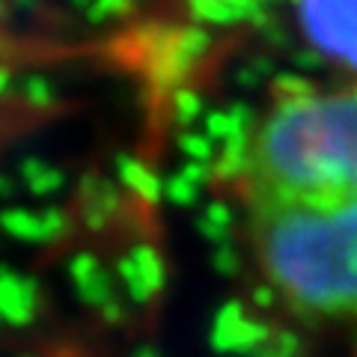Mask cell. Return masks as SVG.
Here are the masks:
<instances>
[{
	"instance_id": "obj_18",
	"label": "cell",
	"mask_w": 357,
	"mask_h": 357,
	"mask_svg": "<svg viewBox=\"0 0 357 357\" xmlns=\"http://www.w3.org/2000/svg\"><path fill=\"white\" fill-rule=\"evenodd\" d=\"M75 3L77 6H89V0H75ZM89 9H93V6H89Z\"/></svg>"
},
{
	"instance_id": "obj_16",
	"label": "cell",
	"mask_w": 357,
	"mask_h": 357,
	"mask_svg": "<svg viewBox=\"0 0 357 357\" xmlns=\"http://www.w3.org/2000/svg\"><path fill=\"white\" fill-rule=\"evenodd\" d=\"M295 63L301 66V69H312V66H319L321 63V57L312 48H307L304 54H295Z\"/></svg>"
},
{
	"instance_id": "obj_4",
	"label": "cell",
	"mask_w": 357,
	"mask_h": 357,
	"mask_svg": "<svg viewBox=\"0 0 357 357\" xmlns=\"http://www.w3.org/2000/svg\"><path fill=\"white\" fill-rule=\"evenodd\" d=\"M191 13L197 21L206 24H229V21H241L236 15V9L227 6L223 0H191Z\"/></svg>"
},
{
	"instance_id": "obj_17",
	"label": "cell",
	"mask_w": 357,
	"mask_h": 357,
	"mask_svg": "<svg viewBox=\"0 0 357 357\" xmlns=\"http://www.w3.org/2000/svg\"><path fill=\"white\" fill-rule=\"evenodd\" d=\"M0 191H3V194H13V182H9V178H0Z\"/></svg>"
},
{
	"instance_id": "obj_6",
	"label": "cell",
	"mask_w": 357,
	"mask_h": 357,
	"mask_svg": "<svg viewBox=\"0 0 357 357\" xmlns=\"http://www.w3.org/2000/svg\"><path fill=\"white\" fill-rule=\"evenodd\" d=\"M167 197L173 199V203H178V206H191L194 199H197V185L194 182H188L185 176H173L170 182H167Z\"/></svg>"
},
{
	"instance_id": "obj_13",
	"label": "cell",
	"mask_w": 357,
	"mask_h": 357,
	"mask_svg": "<svg viewBox=\"0 0 357 357\" xmlns=\"http://www.w3.org/2000/svg\"><path fill=\"white\" fill-rule=\"evenodd\" d=\"M206 220H211L215 227H223V229H227V223L232 220V215H229V208L223 206V203H211V206L206 208Z\"/></svg>"
},
{
	"instance_id": "obj_8",
	"label": "cell",
	"mask_w": 357,
	"mask_h": 357,
	"mask_svg": "<svg viewBox=\"0 0 357 357\" xmlns=\"http://www.w3.org/2000/svg\"><path fill=\"white\" fill-rule=\"evenodd\" d=\"M173 105H176V119L182 122V126L194 122L199 116V110H203V102H199V96H194V93H178L173 98Z\"/></svg>"
},
{
	"instance_id": "obj_10",
	"label": "cell",
	"mask_w": 357,
	"mask_h": 357,
	"mask_svg": "<svg viewBox=\"0 0 357 357\" xmlns=\"http://www.w3.org/2000/svg\"><path fill=\"white\" fill-rule=\"evenodd\" d=\"M206 131H208V137L229 140L232 134H236V126H232V116L229 114H208L206 116Z\"/></svg>"
},
{
	"instance_id": "obj_14",
	"label": "cell",
	"mask_w": 357,
	"mask_h": 357,
	"mask_svg": "<svg viewBox=\"0 0 357 357\" xmlns=\"http://www.w3.org/2000/svg\"><path fill=\"white\" fill-rule=\"evenodd\" d=\"M45 170H48V167H45L39 158H24V161H21V176L27 178V185L36 182V178H39Z\"/></svg>"
},
{
	"instance_id": "obj_5",
	"label": "cell",
	"mask_w": 357,
	"mask_h": 357,
	"mask_svg": "<svg viewBox=\"0 0 357 357\" xmlns=\"http://www.w3.org/2000/svg\"><path fill=\"white\" fill-rule=\"evenodd\" d=\"M3 223H6L9 232H15V236H39V232L45 229L36 218L27 215V211H6Z\"/></svg>"
},
{
	"instance_id": "obj_2",
	"label": "cell",
	"mask_w": 357,
	"mask_h": 357,
	"mask_svg": "<svg viewBox=\"0 0 357 357\" xmlns=\"http://www.w3.org/2000/svg\"><path fill=\"white\" fill-rule=\"evenodd\" d=\"M298 21L321 60L357 75V0H298Z\"/></svg>"
},
{
	"instance_id": "obj_11",
	"label": "cell",
	"mask_w": 357,
	"mask_h": 357,
	"mask_svg": "<svg viewBox=\"0 0 357 357\" xmlns=\"http://www.w3.org/2000/svg\"><path fill=\"white\" fill-rule=\"evenodd\" d=\"M60 185H63V173L54 170V167H48V170H45L36 182H30V191L33 194H54Z\"/></svg>"
},
{
	"instance_id": "obj_12",
	"label": "cell",
	"mask_w": 357,
	"mask_h": 357,
	"mask_svg": "<svg viewBox=\"0 0 357 357\" xmlns=\"http://www.w3.org/2000/svg\"><path fill=\"white\" fill-rule=\"evenodd\" d=\"M178 176H185V178H188V182H194V185H199V182H208V178H211V176H215V173H211V170H208V167H206V164H199V161H188V164L182 167V173H178Z\"/></svg>"
},
{
	"instance_id": "obj_1",
	"label": "cell",
	"mask_w": 357,
	"mask_h": 357,
	"mask_svg": "<svg viewBox=\"0 0 357 357\" xmlns=\"http://www.w3.org/2000/svg\"><path fill=\"white\" fill-rule=\"evenodd\" d=\"M238 188L256 304L304 325L357 321V86L274 98Z\"/></svg>"
},
{
	"instance_id": "obj_3",
	"label": "cell",
	"mask_w": 357,
	"mask_h": 357,
	"mask_svg": "<svg viewBox=\"0 0 357 357\" xmlns=\"http://www.w3.org/2000/svg\"><path fill=\"white\" fill-rule=\"evenodd\" d=\"M116 167H119V176H122V182H126L131 191H137V194H143L146 199H158V191H161V185H158V178H155L146 167H140L137 161H131V158H122L116 161Z\"/></svg>"
},
{
	"instance_id": "obj_7",
	"label": "cell",
	"mask_w": 357,
	"mask_h": 357,
	"mask_svg": "<svg viewBox=\"0 0 357 357\" xmlns=\"http://www.w3.org/2000/svg\"><path fill=\"white\" fill-rule=\"evenodd\" d=\"M178 146H182V152H188L199 164H206L211 155H215V146H211L206 137H197V134H182V137H178Z\"/></svg>"
},
{
	"instance_id": "obj_9",
	"label": "cell",
	"mask_w": 357,
	"mask_h": 357,
	"mask_svg": "<svg viewBox=\"0 0 357 357\" xmlns=\"http://www.w3.org/2000/svg\"><path fill=\"white\" fill-rule=\"evenodd\" d=\"M24 96H27V102H30V105H36V107L51 105V98H54V96H51V86L45 84L42 77H36V75L24 81Z\"/></svg>"
},
{
	"instance_id": "obj_15",
	"label": "cell",
	"mask_w": 357,
	"mask_h": 357,
	"mask_svg": "<svg viewBox=\"0 0 357 357\" xmlns=\"http://www.w3.org/2000/svg\"><path fill=\"white\" fill-rule=\"evenodd\" d=\"M199 229H203L211 241H227V229H223V227H215L211 220H199Z\"/></svg>"
}]
</instances>
